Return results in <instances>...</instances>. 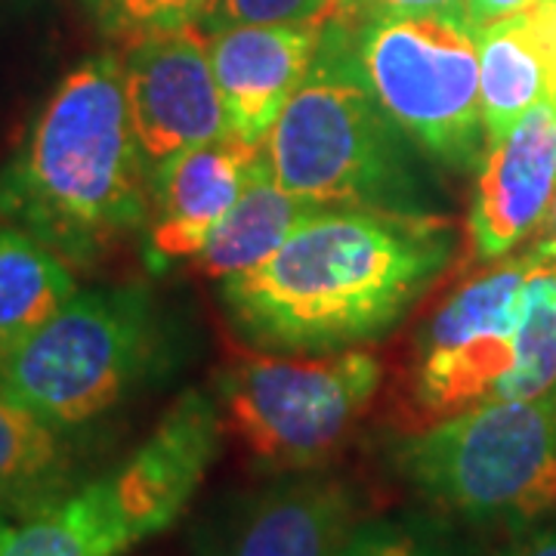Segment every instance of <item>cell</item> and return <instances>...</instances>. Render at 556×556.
Segmentation results:
<instances>
[{"mask_svg": "<svg viewBox=\"0 0 556 556\" xmlns=\"http://www.w3.org/2000/svg\"><path fill=\"white\" fill-rule=\"evenodd\" d=\"M452 223L424 211H316L260 266L226 278L223 300L248 340L338 353L387 334L437 281Z\"/></svg>", "mask_w": 556, "mask_h": 556, "instance_id": "6da1fadb", "label": "cell"}, {"mask_svg": "<svg viewBox=\"0 0 556 556\" xmlns=\"http://www.w3.org/2000/svg\"><path fill=\"white\" fill-rule=\"evenodd\" d=\"M146 164L124 65L115 53L93 56L60 80L0 170V223L28 232L72 269H90L146 229Z\"/></svg>", "mask_w": 556, "mask_h": 556, "instance_id": "7a4b0ae2", "label": "cell"}, {"mask_svg": "<svg viewBox=\"0 0 556 556\" xmlns=\"http://www.w3.org/2000/svg\"><path fill=\"white\" fill-rule=\"evenodd\" d=\"M350 3L334 0L321 43L276 127L266 137L273 174L318 211H420L402 130L383 115L350 50Z\"/></svg>", "mask_w": 556, "mask_h": 556, "instance_id": "3957f363", "label": "cell"}, {"mask_svg": "<svg viewBox=\"0 0 556 556\" xmlns=\"http://www.w3.org/2000/svg\"><path fill=\"white\" fill-rule=\"evenodd\" d=\"M219 442L217 402L182 393L121 464L22 519L0 556H127L186 514Z\"/></svg>", "mask_w": 556, "mask_h": 556, "instance_id": "277c9868", "label": "cell"}, {"mask_svg": "<svg viewBox=\"0 0 556 556\" xmlns=\"http://www.w3.org/2000/svg\"><path fill=\"white\" fill-rule=\"evenodd\" d=\"M390 464L417 495L473 522L556 514V390L492 399L405 433Z\"/></svg>", "mask_w": 556, "mask_h": 556, "instance_id": "5b68a950", "label": "cell"}, {"mask_svg": "<svg viewBox=\"0 0 556 556\" xmlns=\"http://www.w3.org/2000/svg\"><path fill=\"white\" fill-rule=\"evenodd\" d=\"M159 356L152 294L139 285L90 288L0 358V393L72 433L121 405Z\"/></svg>", "mask_w": 556, "mask_h": 556, "instance_id": "8992f818", "label": "cell"}, {"mask_svg": "<svg viewBox=\"0 0 556 556\" xmlns=\"http://www.w3.org/2000/svg\"><path fill=\"white\" fill-rule=\"evenodd\" d=\"M380 362L362 350L334 356H248L219 380L223 433L254 464L300 473L338 455L380 387Z\"/></svg>", "mask_w": 556, "mask_h": 556, "instance_id": "52a82bcc", "label": "cell"}, {"mask_svg": "<svg viewBox=\"0 0 556 556\" xmlns=\"http://www.w3.org/2000/svg\"><path fill=\"white\" fill-rule=\"evenodd\" d=\"M362 78L383 115L448 167L479 161L477 28L457 16H371L356 40Z\"/></svg>", "mask_w": 556, "mask_h": 556, "instance_id": "ba28073f", "label": "cell"}, {"mask_svg": "<svg viewBox=\"0 0 556 556\" xmlns=\"http://www.w3.org/2000/svg\"><path fill=\"white\" fill-rule=\"evenodd\" d=\"M529 254L495 260L467 278L424 328L412 365L417 417L437 424L492 402L517 365Z\"/></svg>", "mask_w": 556, "mask_h": 556, "instance_id": "9c48e42d", "label": "cell"}, {"mask_svg": "<svg viewBox=\"0 0 556 556\" xmlns=\"http://www.w3.org/2000/svg\"><path fill=\"white\" fill-rule=\"evenodd\" d=\"M124 93L149 164L229 137L207 31L186 25L124 47Z\"/></svg>", "mask_w": 556, "mask_h": 556, "instance_id": "30bf717a", "label": "cell"}, {"mask_svg": "<svg viewBox=\"0 0 556 556\" xmlns=\"http://www.w3.org/2000/svg\"><path fill=\"white\" fill-rule=\"evenodd\" d=\"M556 195V102L532 105L514 130L485 149L470 204V239L482 263L532 239Z\"/></svg>", "mask_w": 556, "mask_h": 556, "instance_id": "8fae6325", "label": "cell"}, {"mask_svg": "<svg viewBox=\"0 0 556 556\" xmlns=\"http://www.w3.org/2000/svg\"><path fill=\"white\" fill-rule=\"evenodd\" d=\"M358 526L346 482L300 470L232 504L207 556H340Z\"/></svg>", "mask_w": 556, "mask_h": 556, "instance_id": "7c38bea8", "label": "cell"}, {"mask_svg": "<svg viewBox=\"0 0 556 556\" xmlns=\"http://www.w3.org/2000/svg\"><path fill=\"white\" fill-rule=\"evenodd\" d=\"M321 28L325 20L300 25H232L207 35L229 137L254 146L266 142L278 115L316 62Z\"/></svg>", "mask_w": 556, "mask_h": 556, "instance_id": "4fadbf2b", "label": "cell"}, {"mask_svg": "<svg viewBox=\"0 0 556 556\" xmlns=\"http://www.w3.org/2000/svg\"><path fill=\"white\" fill-rule=\"evenodd\" d=\"M266 142L219 139L155 164L146 248L155 266L195 260L239 201Z\"/></svg>", "mask_w": 556, "mask_h": 556, "instance_id": "5bb4252c", "label": "cell"}, {"mask_svg": "<svg viewBox=\"0 0 556 556\" xmlns=\"http://www.w3.org/2000/svg\"><path fill=\"white\" fill-rule=\"evenodd\" d=\"M479 105L485 149L504 139L532 105L556 102L554 0H532L514 16L477 28Z\"/></svg>", "mask_w": 556, "mask_h": 556, "instance_id": "9a60e30c", "label": "cell"}, {"mask_svg": "<svg viewBox=\"0 0 556 556\" xmlns=\"http://www.w3.org/2000/svg\"><path fill=\"white\" fill-rule=\"evenodd\" d=\"M318 207L294 199L273 174V164L266 159V146L251 167V177L241 189L239 201L223 217L214 236L195 257V269L207 278H232L260 266L263 260L276 254L291 232L298 229Z\"/></svg>", "mask_w": 556, "mask_h": 556, "instance_id": "2e32d148", "label": "cell"}, {"mask_svg": "<svg viewBox=\"0 0 556 556\" xmlns=\"http://www.w3.org/2000/svg\"><path fill=\"white\" fill-rule=\"evenodd\" d=\"M75 489V445L65 430L0 393V504L20 519Z\"/></svg>", "mask_w": 556, "mask_h": 556, "instance_id": "e0dca14e", "label": "cell"}, {"mask_svg": "<svg viewBox=\"0 0 556 556\" xmlns=\"http://www.w3.org/2000/svg\"><path fill=\"white\" fill-rule=\"evenodd\" d=\"M78 294L75 269L28 232L0 223V358Z\"/></svg>", "mask_w": 556, "mask_h": 556, "instance_id": "ac0fdd59", "label": "cell"}, {"mask_svg": "<svg viewBox=\"0 0 556 556\" xmlns=\"http://www.w3.org/2000/svg\"><path fill=\"white\" fill-rule=\"evenodd\" d=\"M517 365L492 399H538L556 390V251L535 241L529 251Z\"/></svg>", "mask_w": 556, "mask_h": 556, "instance_id": "d6986e66", "label": "cell"}, {"mask_svg": "<svg viewBox=\"0 0 556 556\" xmlns=\"http://www.w3.org/2000/svg\"><path fill=\"white\" fill-rule=\"evenodd\" d=\"M211 3L214 0H87L102 35L121 47L159 31L201 25Z\"/></svg>", "mask_w": 556, "mask_h": 556, "instance_id": "ffe728a7", "label": "cell"}, {"mask_svg": "<svg viewBox=\"0 0 556 556\" xmlns=\"http://www.w3.org/2000/svg\"><path fill=\"white\" fill-rule=\"evenodd\" d=\"M334 0H214L201 31L214 35L232 25H300L318 22L331 13Z\"/></svg>", "mask_w": 556, "mask_h": 556, "instance_id": "44dd1931", "label": "cell"}, {"mask_svg": "<svg viewBox=\"0 0 556 556\" xmlns=\"http://www.w3.org/2000/svg\"><path fill=\"white\" fill-rule=\"evenodd\" d=\"M340 556H439L427 541L399 522H358Z\"/></svg>", "mask_w": 556, "mask_h": 556, "instance_id": "7402d4cb", "label": "cell"}, {"mask_svg": "<svg viewBox=\"0 0 556 556\" xmlns=\"http://www.w3.org/2000/svg\"><path fill=\"white\" fill-rule=\"evenodd\" d=\"M371 16H457L467 20V0H365ZM470 22V20H467Z\"/></svg>", "mask_w": 556, "mask_h": 556, "instance_id": "603a6c76", "label": "cell"}, {"mask_svg": "<svg viewBox=\"0 0 556 556\" xmlns=\"http://www.w3.org/2000/svg\"><path fill=\"white\" fill-rule=\"evenodd\" d=\"M529 3L532 0H467V20L473 28H482V25H492L504 16H514Z\"/></svg>", "mask_w": 556, "mask_h": 556, "instance_id": "cb8c5ba5", "label": "cell"}, {"mask_svg": "<svg viewBox=\"0 0 556 556\" xmlns=\"http://www.w3.org/2000/svg\"><path fill=\"white\" fill-rule=\"evenodd\" d=\"M504 556H556V519L551 526L538 529L535 535H529L526 541H519L510 554Z\"/></svg>", "mask_w": 556, "mask_h": 556, "instance_id": "d4e9b609", "label": "cell"}, {"mask_svg": "<svg viewBox=\"0 0 556 556\" xmlns=\"http://www.w3.org/2000/svg\"><path fill=\"white\" fill-rule=\"evenodd\" d=\"M538 241L556 251V195H554V204H551V211H547V217H544V223H541V229H538Z\"/></svg>", "mask_w": 556, "mask_h": 556, "instance_id": "484cf974", "label": "cell"}, {"mask_svg": "<svg viewBox=\"0 0 556 556\" xmlns=\"http://www.w3.org/2000/svg\"><path fill=\"white\" fill-rule=\"evenodd\" d=\"M22 519L13 514V510H7L3 504H0V551H3V544L10 541V535L16 532V526H20Z\"/></svg>", "mask_w": 556, "mask_h": 556, "instance_id": "4316f807", "label": "cell"}, {"mask_svg": "<svg viewBox=\"0 0 556 556\" xmlns=\"http://www.w3.org/2000/svg\"><path fill=\"white\" fill-rule=\"evenodd\" d=\"M554 22H556V0H554Z\"/></svg>", "mask_w": 556, "mask_h": 556, "instance_id": "83f0119b", "label": "cell"}]
</instances>
